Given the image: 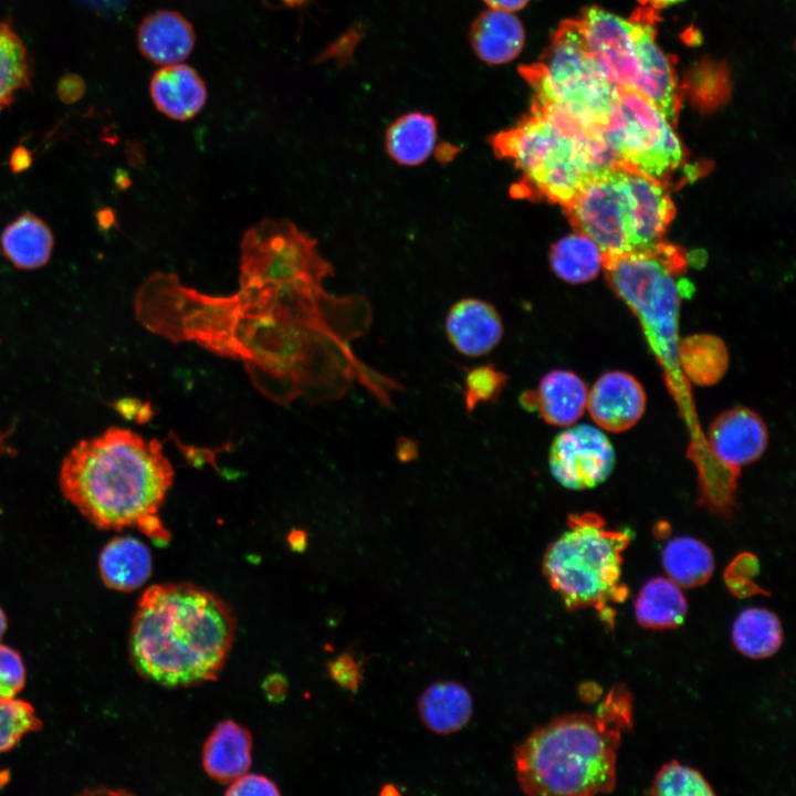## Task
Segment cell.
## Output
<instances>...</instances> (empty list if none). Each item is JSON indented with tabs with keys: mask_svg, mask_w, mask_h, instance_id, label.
<instances>
[{
	"mask_svg": "<svg viewBox=\"0 0 796 796\" xmlns=\"http://www.w3.org/2000/svg\"><path fill=\"white\" fill-rule=\"evenodd\" d=\"M172 479L161 443L123 428L80 441L59 475L64 498L93 525L136 527L159 546L170 540L159 511Z\"/></svg>",
	"mask_w": 796,
	"mask_h": 796,
	"instance_id": "cell-1",
	"label": "cell"
},
{
	"mask_svg": "<svg viewBox=\"0 0 796 796\" xmlns=\"http://www.w3.org/2000/svg\"><path fill=\"white\" fill-rule=\"evenodd\" d=\"M235 629L231 608L205 588L154 585L133 618L132 662L144 678L169 688L211 681L229 657Z\"/></svg>",
	"mask_w": 796,
	"mask_h": 796,
	"instance_id": "cell-2",
	"label": "cell"
},
{
	"mask_svg": "<svg viewBox=\"0 0 796 796\" xmlns=\"http://www.w3.org/2000/svg\"><path fill=\"white\" fill-rule=\"evenodd\" d=\"M632 726V696L609 690L595 713H573L536 729L515 750L516 776L528 795L587 796L616 786L617 750Z\"/></svg>",
	"mask_w": 796,
	"mask_h": 796,
	"instance_id": "cell-3",
	"label": "cell"
},
{
	"mask_svg": "<svg viewBox=\"0 0 796 796\" xmlns=\"http://www.w3.org/2000/svg\"><path fill=\"white\" fill-rule=\"evenodd\" d=\"M491 143L496 155L521 172L515 193L563 208L596 172L617 163L603 134L533 105L528 115L493 136Z\"/></svg>",
	"mask_w": 796,
	"mask_h": 796,
	"instance_id": "cell-4",
	"label": "cell"
},
{
	"mask_svg": "<svg viewBox=\"0 0 796 796\" xmlns=\"http://www.w3.org/2000/svg\"><path fill=\"white\" fill-rule=\"evenodd\" d=\"M564 209L604 256L654 248L674 216L663 181L618 163L596 172Z\"/></svg>",
	"mask_w": 796,
	"mask_h": 796,
	"instance_id": "cell-5",
	"label": "cell"
},
{
	"mask_svg": "<svg viewBox=\"0 0 796 796\" xmlns=\"http://www.w3.org/2000/svg\"><path fill=\"white\" fill-rule=\"evenodd\" d=\"M521 73L535 92L532 105L599 134L622 90L588 46L577 19L562 22L543 61L521 67Z\"/></svg>",
	"mask_w": 796,
	"mask_h": 796,
	"instance_id": "cell-6",
	"label": "cell"
},
{
	"mask_svg": "<svg viewBox=\"0 0 796 796\" xmlns=\"http://www.w3.org/2000/svg\"><path fill=\"white\" fill-rule=\"evenodd\" d=\"M567 527L547 547L543 573L567 609L595 607L612 624L608 604L622 601L628 595L620 576L629 536L606 528L604 519L591 512L569 515Z\"/></svg>",
	"mask_w": 796,
	"mask_h": 796,
	"instance_id": "cell-7",
	"label": "cell"
},
{
	"mask_svg": "<svg viewBox=\"0 0 796 796\" xmlns=\"http://www.w3.org/2000/svg\"><path fill=\"white\" fill-rule=\"evenodd\" d=\"M614 290L635 312L661 360L678 365V317L684 290L680 277L685 266L681 251L663 241L654 248L629 254L604 256Z\"/></svg>",
	"mask_w": 796,
	"mask_h": 796,
	"instance_id": "cell-8",
	"label": "cell"
},
{
	"mask_svg": "<svg viewBox=\"0 0 796 796\" xmlns=\"http://www.w3.org/2000/svg\"><path fill=\"white\" fill-rule=\"evenodd\" d=\"M241 295L220 297L181 285L175 274L156 273L138 290L135 314L151 332L174 342L193 341L231 357Z\"/></svg>",
	"mask_w": 796,
	"mask_h": 796,
	"instance_id": "cell-9",
	"label": "cell"
},
{
	"mask_svg": "<svg viewBox=\"0 0 796 796\" xmlns=\"http://www.w3.org/2000/svg\"><path fill=\"white\" fill-rule=\"evenodd\" d=\"M671 125L646 97L622 88L603 136L617 163L663 181L685 155Z\"/></svg>",
	"mask_w": 796,
	"mask_h": 796,
	"instance_id": "cell-10",
	"label": "cell"
},
{
	"mask_svg": "<svg viewBox=\"0 0 796 796\" xmlns=\"http://www.w3.org/2000/svg\"><path fill=\"white\" fill-rule=\"evenodd\" d=\"M332 273L316 241L284 220L265 219L250 228L241 242V289L290 282L321 281Z\"/></svg>",
	"mask_w": 796,
	"mask_h": 796,
	"instance_id": "cell-11",
	"label": "cell"
},
{
	"mask_svg": "<svg viewBox=\"0 0 796 796\" xmlns=\"http://www.w3.org/2000/svg\"><path fill=\"white\" fill-rule=\"evenodd\" d=\"M549 470L564 488L586 490L603 483L615 467V451L598 428L580 423L555 437L549 449Z\"/></svg>",
	"mask_w": 796,
	"mask_h": 796,
	"instance_id": "cell-12",
	"label": "cell"
},
{
	"mask_svg": "<svg viewBox=\"0 0 796 796\" xmlns=\"http://www.w3.org/2000/svg\"><path fill=\"white\" fill-rule=\"evenodd\" d=\"M653 10L647 7L630 18L640 75L637 93L674 125L681 105L680 88L670 59L657 43Z\"/></svg>",
	"mask_w": 796,
	"mask_h": 796,
	"instance_id": "cell-13",
	"label": "cell"
},
{
	"mask_svg": "<svg viewBox=\"0 0 796 796\" xmlns=\"http://www.w3.org/2000/svg\"><path fill=\"white\" fill-rule=\"evenodd\" d=\"M577 20L588 46L616 82L637 92L640 75L631 20L596 6L585 9Z\"/></svg>",
	"mask_w": 796,
	"mask_h": 796,
	"instance_id": "cell-14",
	"label": "cell"
},
{
	"mask_svg": "<svg viewBox=\"0 0 796 796\" xmlns=\"http://www.w3.org/2000/svg\"><path fill=\"white\" fill-rule=\"evenodd\" d=\"M591 419L604 430L621 432L633 427L646 409V394L639 381L624 371L600 376L587 396Z\"/></svg>",
	"mask_w": 796,
	"mask_h": 796,
	"instance_id": "cell-15",
	"label": "cell"
},
{
	"mask_svg": "<svg viewBox=\"0 0 796 796\" xmlns=\"http://www.w3.org/2000/svg\"><path fill=\"white\" fill-rule=\"evenodd\" d=\"M762 418L747 408H733L719 415L709 428V446L718 460L740 468L757 460L767 446Z\"/></svg>",
	"mask_w": 796,
	"mask_h": 796,
	"instance_id": "cell-16",
	"label": "cell"
},
{
	"mask_svg": "<svg viewBox=\"0 0 796 796\" xmlns=\"http://www.w3.org/2000/svg\"><path fill=\"white\" fill-rule=\"evenodd\" d=\"M587 396V387L576 374L555 369L541 379L535 390L524 391L520 402L524 409L537 411L546 423L568 427L583 416Z\"/></svg>",
	"mask_w": 796,
	"mask_h": 796,
	"instance_id": "cell-17",
	"label": "cell"
},
{
	"mask_svg": "<svg viewBox=\"0 0 796 796\" xmlns=\"http://www.w3.org/2000/svg\"><path fill=\"white\" fill-rule=\"evenodd\" d=\"M446 331L455 349L469 357H480L491 352L503 334L494 307L474 298L462 300L451 307Z\"/></svg>",
	"mask_w": 796,
	"mask_h": 796,
	"instance_id": "cell-18",
	"label": "cell"
},
{
	"mask_svg": "<svg viewBox=\"0 0 796 796\" xmlns=\"http://www.w3.org/2000/svg\"><path fill=\"white\" fill-rule=\"evenodd\" d=\"M142 54L159 65L176 64L193 50L196 35L191 23L174 10H158L145 17L137 31Z\"/></svg>",
	"mask_w": 796,
	"mask_h": 796,
	"instance_id": "cell-19",
	"label": "cell"
},
{
	"mask_svg": "<svg viewBox=\"0 0 796 796\" xmlns=\"http://www.w3.org/2000/svg\"><path fill=\"white\" fill-rule=\"evenodd\" d=\"M149 92L156 108L176 121H187L205 106L208 93L200 74L187 64L159 69L150 80Z\"/></svg>",
	"mask_w": 796,
	"mask_h": 796,
	"instance_id": "cell-20",
	"label": "cell"
},
{
	"mask_svg": "<svg viewBox=\"0 0 796 796\" xmlns=\"http://www.w3.org/2000/svg\"><path fill=\"white\" fill-rule=\"evenodd\" d=\"M251 751L250 732L234 721L224 720L214 727L203 745V768L220 783L232 782L250 768Z\"/></svg>",
	"mask_w": 796,
	"mask_h": 796,
	"instance_id": "cell-21",
	"label": "cell"
},
{
	"mask_svg": "<svg viewBox=\"0 0 796 796\" xmlns=\"http://www.w3.org/2000/svg\"><path fill=\"white\" fill-rule=\"evenodd\" d=\"M525 32L513 12L490 9L473 22L470 41L476 55L489 64H504L521 52Z\"/></svg>",
	"mask_w": 796,
	"mask_h": 796,
	"instance_id": "cell-22",
	"label": "cell"
},
{
	"mask_svg": "<svg viewBox=\"0 0 796 796\" xmlns=\"http://www.w3.org/2000/svg\"><path fill=\"white\" fill-rule=\"evenodd\" d=\"M151 555L148 547L132 536L115 537L103 548L98 568L109 588L130 591L142 586L151 574Z\"/></svg>",
	"mask_w": 796,
	"mask_h": 796,
	"instance_id": "cell-23",
	"label": "cell"
},
{
	"mask_svg": "<svg viewBox=\"0 0 796 796\" xmlns=\"http://www.w3.org/2000/svg\"><path fill=\"white\" fill-rule=\"evenodd\" d=\"M53 234L38 216L25 212L8 224L1 235L7 259L18 269L33 270L43 266L51 258Z\"/></svg>",
	"mask_w": 796,
	"mask_h": 796,
	"instance_id": "cell-24",
	"label": "cell"
},
{
	"mask_svg": "<svg viewBox=\"0 0 796 796\" xmlns=\"http://www.w3.org/2000/svg\"><path fill=\"white\" fill-rule=\"evenodd\" d=\"M419 713L425 725L439 734L462 729L472 714V699L468 690L453 681L431 684L420 696Z\"/></svg>",
	"mask_w": 796,
	"mask_h": 796,
	"instance_id": "cell-25",
	"label": "cell"
},
{
	"mask_svg": "<svg viewBox=\"0 0 796 796\" xmlns=\"http://www.w3.org/2000/svg\"><path fill=\"white\" fill-rule=\"evenodd\" d=\"M687 611L679 585L664 577L649 579L635 603L638 624L649 629L675 628L683 622Z\"/></svg>",
	"mask_w": 796,
	"mask_h": 796,
	"instance_id": "cell-26",
	"label": "cell"
},
{
	"mask_svg": "<svg viewBox=\"0 0 796 796\" xmlns=\"http://www.w3.org/2000/svg\"><path fill=\"white\" fill-rule=\"evenodd\" d=\"M436 142V121L422 113H409L397 118L386 133L389 156L405 166H417L428 159Z\"/></svg>",
	"mask_w": 796,
	"mask_h": 796,
	"instance_id": "cell-27",
	"label": "cell"
},
{
	"mask_svg": "<svg viewBox=\"0 0 796 796\" xmlns=\"http://www.w3.org/2000/svg\"><path fill=\"white\" fill-rule=\"evenodd\" d=\"M554 272L568 283L593 280L604 265V253L586 234L578 232L558 240L551 250Z\"/></svg>",
	"mask_w": 796,
	"mask_h": 796,
	"instance_id": "cell-28",
	"label": "cell"
},
{
	"mask_svg": "<svg viewBox=\"0 0 796 796\" xmlns=\"http://www.w3.org/2000/svg\"><path fill=\"white\" fill-rule=\"evenodd\" d=\"M662 563L670 579L682 587L705 584L714 568L710 548L693 537H678L669 542L662 553Z\"/></svg>",
	"mask_w": 796,
	"mask_h": 796,
	"instance_id": "cell-29",
	"label": "cell"
},
{
	"mask_svg": "<svg viewBox=\"0 0 796 796\" xmlns=\"http://www.w3.org/2000/svg\"><path fill=\"white\" fill-rule=\"evenodd\" d=\"M732 636L740 652L757 659L774 654L783 640L779 619L764 608L742 611L734 621Z\"/></svg>",
	"mask_w": 796,
	"mask_h": 796,
	"instance_id": "cell-30",
	"label": "cell"
},
{
	"mask_svg": "<svg viewBox=\"0 0 796 796\" xmlns=\"http://www.w3.org/2000/svg\"><path fill=\"white\" fill-rule=\"evenodd\" d=\"M31 78V62L21 38L0 21V115L18 92L30 87Z\"/></svg>",
	"mask_w": 796,
	"mask_h": 796,
	"instance_id": "cell-31",
	"label": "cell"
},
{
	"mask_svg": "<svg viewBox=\"0 0 796 796\" xmlns=\"http://www.w3.org/2000/svg\"><path fill=\"white\" fill-rule=\"evenodd\" d=\"M679 360L694 383L711 385L726 370L727 354L720 339L699 335L688 337L679 344Z\"/></svg>",
	"mask_w": 796,
	"mask_h": 796,
	"instance_id": "cell-32",
	"label": "cell"
},
{
	"mask_svg": "<svg viewBox=\"0 0 796 796\" xmlns=\"http://www.w3.org/2000/svg\"><path fill=\"white\" fill-rule=\"evenodd\" d=\"M648 793L663 796L714 795L710 784L701 773L680 765L677 761H672L660 768Z\"/></svg>",
	"mask_w": 796,
	"mask_h": 796,
	"instance_id": "cell-33",
	"label": "cell"
},
{
	"mask_svg": "<svg viewBox=\"0 0 796 796\" xmlns=\"http://www.w3.org/2000/svg\"><path fill=\"white\" fill-rule=\"evenodd\" d=\"M41 727L31 704L21 700L0 702V754L11 750L23 735Z\"/></svg>",
	"mask_w": 796,
	"mask_h": 796,
	"instance_id": "cell-34",
	"label": "cell"
},
{
	"mask_svg": "<svg viewBox=\"0 0 796 796\" xmlns=\"http://www.w3.org/2000/svg\"><path fill=\"white\" fill-rule=\"evenodd\" d=\"M505 375L492 366L476 367L465 377L464 400L469 411L478 404L494 400L504 387Z\"/></svg>",
	"mask_w": 796,
	"mask_h": 796,
	"instance_id": "cell-35",
	"label": "cell"
},
{
	"mask_svg": "<svg viewBox=\"0 0 796 796\" xmlns=\"http://www.w3.org/2000/svg\"><path fill=\"white\" fill-rule=\"evenodd\" d=\"M24 682L25 670L21 657L13 649L0 645V702L13 700Z\"/></svg>",
	"mask_w": 796,
	"mask_h": 796,
	"instance_id": "cell-36",
	"label": "cell"
},
{
	"mask_svg": "<svg viewBox=\"0 0 796 796\" xmlns=\"http://www.w3.org/2000/svg\"><path fill=\"white\" fill-rule=\"evenodd\" d=\"M227 795H280L277 786L259 774H243L231 782Z\"/></svg>",
	"mask_w": 796,
	"mask_h": 796,
	"instance_id": "cell-37",
	"label": "cell"
},
{
	"mask_svg": "<svg viewBox=\"0 0 796 796\" xmlns=\"http://www.w3.org/2000/svg\"><path fill=\"white\" fill-rule=\"evenodd\" d=\"M329 673L337 683L350 690L357 687L360 679L359 668L349 656H342L331 662Z\"/></svg>",
	"mask_w": 796,
	"mask_h": 796,
	"instance_id": "cell-38",
	"label": "cell"
},
{
	"mask_svg": "<svg viewBox=\"0 0 796 796\" xmlns=\"http://www.w3.org/2000/svg\"><path fill=\"white\" fill-rule=\"evenodd\" d=\"M263 690L269 700L279 702L284 699L287 690V683L280 673L270 674L263 683Z\"/></svg>",
	"mask_w": 796,
	"mask_h": 796,
	"instance_id": "cell-39",
	"label": "cell"
},
{
	"mask_svg": "<svg viewBox=\"0 0 796 796\" xmlns=\"http://www.w3.org/2000/svg\"><path fill=\"white\" fill-rule=\"evenodd\" d=\"M32 164V156L29 150L23 147H18L11 155L9 166L14 174L27 170Z\"/></svg>",
	"mask_w": 796,
	"mask_h": 796,
	"instance_id": "cell-40",
	"label": "cell"
},
{
	"mask_svg": "<svg viewBox=\"0 0 796 796\" xmlns=\"http://www.w3.org/2000/svg\"><path fill=\"white\" fill-rule=\"evenodd\" d=\"M530 0H484L491 9H498L509 12L517 11L524 8Z\"/></svg>",
	"mask_w": 796,
	"mask_h": 796,
	"instance_id": "cell-41",
	"label": "cell"
},
{
	"mask_svg": "<svg viewBox=\"0 0 796 796\" xmlns=\"http://www.w3.org/2000/svg\"><path fill=\"white\" fill-rule=\"evenodd\" d=\"M646 6H648L651 9H660L664 8L678 2H681L683 0H642Z\"/></svg>",
	"mask_w": 796,
	"mask_h": 796,
	"instance_id": "cell-42",
	"label": "cell"
},
{
	"mask_svg": "<svg viewBox=\"0 0 796 796\" xmlns=\"http://www.w3.org/2000/svg\"><path fill=\"white\" fill-rule=\"evenodd\" d=\"M6 628H7L6 616L0 608V638L2 637L3 632L6 631Z\"/></svg>",
	"mask_w": 796,
	"mask_h": 796,
	"instance_id": "cell-43",
	"label": "cell"
},
{
	"mask_svg": "<svg viewBox=\"0 0 796 796\" xmlns=\"http://www.w3.org/2000/svg\"><path fill=\"white\" fill-rule=\"evenodd\" d=\"M7 433H4V434L0 433V453L1 452H10V448H8L4 442V438L8 436Z\"/></svg>",
	"mask_w": 796,
	"mask_h": 796,
	"instance_id": "cell-44",
	"label": "cell"
},
{
	"mask_svg": "<svg viewBox=\"0 0 796 796\" xmlns=\"http://www.w3.org/2000/svg\"><path fill=\"white\" fill-rule=\"evenodd\" d=\"M282 1L285 4L291 6V7L301 6L305 2V0H282Z\"/></svg>",
	"mask_w": 796,
	"mask_h": 796,
	"instance_id": "cell-45",
	"label": "cell"
}]
</instances>
